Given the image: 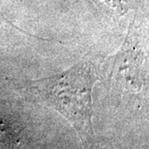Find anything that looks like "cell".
<instances>
[{
	"label": "cell",
	"mask_w": 149,
	"mask_h": 149,
	"mask_svg": "<svg viewBox=\"0 0 149 149\" xmlns=\"http://www.w3.org/2000/svg\"><path fill=\"white\" fill-rule=\"evenodd\" d=\"M17 144L14 132L0 120V149H16Z\"/></svg>",
	"instance_id": "2"
},
{
	"label": "cell",
	"mask_w": 149,
	"mask_h": 149,
	"mask_svg": "<svg viewBox=\"0 0 149 149\" xmlns=\"http://www.w3.org/2000/svg\"><path fill=\"white\" fill-rule=\"evenodd\" d=\"M94 79L90 60H84L53 76L28 82L27 92L36 100L63 115L88 143L94 135L92 88Z\"/></svg>",
	"instance_id": "1"
}]
</instances>
